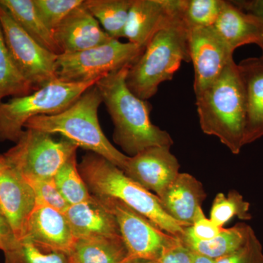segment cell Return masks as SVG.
<instances>
[{"label": "cell", "instance_id": "6da1fadb", "mask_svg": "<svg viewBox=\"0 0 263 263\" xmlns=\"http://www.w3.org/2000/svg\"><path fill=\"white\" fill-rule=\"evenodd\" d=\"M129 67L104 76L95 84L114 123V143L128 157L151 147H171L174 141L171 135L151 121V104L138 98L127 87Z\"/></svg>", "mask_w": 263, "mask_h": 263}, {"label": "cell", "instance_id": "7a4b0ae2", "mask_svg": "<svg viewBox=\"0 0 263 263\" xmlns=\"http://www.w3.org/2000/svg\"><path fill=\"white\" fill-rule=\"evenodd\" d=\"M196 105L202 132L219 138L233 155H238L245 146L247 98L234 60L212 84L196 95Z\"/></svg>", "mask_w": 263, "mask_h": 263}, {"label": "cell", "instance_id": "3957f363", "mask_svg": "<svg viewBox=\"0 0 263 263\" xmlns=\"http://www.w3.org/2000/svg\"><path fill=\"white\" fill-rule=\"evenodd\" d=\"M91 195L112 197L144 216L166 233L181 239L187 228L171 217L160 199L128 177L122 169L101 156L88 152L78 164Z\"/></svg>", "mask_w": 263, "mask_h": 263}, {"label": "cell", "instance_id": "277c9868", "mask_svg": "<svg viewBox=\"0 0 263 263\" xmlns=\"http://www.w3.org/2000/svg\"><path fill=\"white\" fill-rule=\"evenodd\" d=\"M101 103V95L95 85L61 113L32 118L24 129L60 135L79 148L101 156L124 171L129 157L118 150L104 134L98 118Z\"/></svg>", "mask_w": 263, "mask_h": 263}, {"label": "cell", "instance_id": "5b68a950", "mask_svg": "<svg viewBox=\"0 0 263 263\" xmlns=\"http://www.w3.org/2000/svg\"><path fill=\"white\" fill-rule=\"evenodd\" d=\"M189 28L183 17L157 33L128 69L126 84L138 98H153L160 84L171 81L183 62H191Z\"/></svg>", "mask_w": 263, "mask_h": 263}, {"label": "cell", "instance_id": "8992f818", "mask_svg": "<svg viewBox=\"0 0 263 263\" xmlns=\"http://www.w3.org/2000/svg\"><path fill=\"white\" fill-rule=\"evenodd\" d=\"M98 81L67 83L54 80L31 94L0 102V142L16 143L29 120L37 116L61 113Z\"/></svg>", "mask_w": 263, "mask_h": 263}, {"label": "cell", "instance_id": "52a82bcc", "mask_svg": "<svg viewBox=\"0 0 263 263\" xmlns=\"http://www.w3.org/2000/svg\"><path fill=\"white\" fill-rule=\"evenodd\" d=\"M53 136L37 129H24L15 146L4 154L8 165L27 181L53 179L79 148L68 140H57Z\"/></svg>", "mask_w": 263, "mask_h": 263}, {"label": "cell", "instance_id": "ba28073f", "mask_svg": "<svg viewBox=\"0 0 263 263\" xmlns=\"http://www.w3.org/2000/svg\"><path fill=\"white\" fill-rule=\"evenodd\" d=\"M145 48L112 39L96 47L62 53L57 60V79L67 83L98 81L104 76L130 67Z\"/></svg>", "mask_w": 263, "mask_h": 263}, {"label": "cell", "instance_id": "9c48e42d", "mask_svg": "<svg viewBox=\"0 0 263 263\" xmlns=\"http://www.w3.org/2000/svg\"><path fill=\"white\" fill-rule=\"evenodd\" d=\"M0 24L17 68L34 91L57 79L58 55L36 42L0 4Z\"/></svg>", "mask_w": 263, "mask_h": 263}, {"label": "cell", "instance_id": "30bf717a", "mask_svg": "<svg viewBox=\"0 0 263 263\" xmlns=\"http://www.w3.org/2000/svg\"><path fill=\"white\" fill-rule=\"evenodd\" d=\"M97 197L115 217L121 237L127 247L129 260H159L164 249L180 239L166 233L120 200L112 197Z\"/></svg>", "mask_w": 263, "mask_h": 263}, {"label": "cell", "instance_id": "8fae6325", "mask_svg": "<svg viewBox=\"0 0 263 263\" xmlns=\"http://www.w3.org/2000/svg\"><path fill=\"white\" fill-rule=\"evenodd\" d=\"M189 48L195 71L194 91L199 94L221 75L234 51L214 27L189 29Z\"/></svg>", "mask_w": 263, "mask_h": 263}, {"label": "cell", "instance_id": "7c38bea8", "mask_svg": "<svg viewBox=\"0 0 263 263\" xmlns=\"http://www.w3.org/2000/svg\"><path fill=\"white\" fill-rule=\"evenodd\" d=\"M186 0H133L124 38L143 48L160 30L183 17Z\"/></svg>", "mask_w": 263, "mask_h": 263}, {"label": "cell", "instance_id": "4fadbf2b", "mask_svg": "<svg viewBox=\"0 0 263 263\" xmlns=\"http://www.w3.org/2000/svg\"><path fill=\"white\" fill-rule=\"evenodd\" d=\"M171 147L155 146L129 157L124 174L148 191L160 196L180 174V164Z\"/></svg>", "mask_w": 263, "mask_h": 263}, {"label": "cell", "instance_id": "5bb4252c", "mask_svg": "<svg viewBox=\"0 0 263 263\" xmlns=\"http://www.w3.org/2000/svg\"><path fill=\"white\" fill-rule=\"evenodd\" d=\"M36 206L34 190L18 171L8 166L0 173V212L9 222L17 239L24 236Z\"/></svg>", "mask_w": 263, "mask_h": 263}, {"label": "cell", "instance_id": "9a60e30c", "mask_svg": "<svg viewBox=\"0 0 263 263\" xmlns=\"http://www.w3.org/2000/svg\"><path fill=\"white\" fill-rule=\"evenodd\" d=\"M53 33L62 53L85 51L113 39L83 5L72 10Z\"/></svg>", "mask_w": 263, "mask_h": 263}, {"label": "cell", "instance_id": "2e32d148", "mask_svg": "<svg viewBox=\"0 0 263 263\" xmlns=\"http://www.w3.org/2000/svg\"><path fill=\"white\" fill-rule=\"evenodd\" d=\"M23 238L51 249L69 254L76 241L64 213L37 205L29 218Z\"/></svg>", "mask_w": 263, "mask_h": 263}, {"label": "cell", "instance_id": "e0dca14e", "mask_svg": "<svg viewBox=\"0 0 263 263\" xmlns=\"http://www.w3.org/2000/svg\"><path fill=\"white\" fill-rule=\"evenodd\" d=\"M64 214L76 240L121 236L113 214L94 195L89 200L70 205Z\"/></svg>", "mask_w": 263, "mask_h": 263}, {"label": "cell", "instance_id": "ac0fdd59", "mask_svg": "<svg viewBox=\"0 0 263 263\" xmlns=\"http://www.w3.org/2000/svg\"><path fill=\"white\" fill-rule=\"evenodd\" d=\"M206 196L200 181L192 175L180 173L158 198L171 217L190 227L197 209L202 207Z\"/></svg>", "mask_w": 263, "mask_h": 263}, {"label": "cell", "instance_id": "d6986e66", "mask_svg": "<svg viewBox=\"0 0 263 263\" xmlns=\"http://www.w3.org/2000/svg\"><path fill=\"white\" fill-rule=\"evenodd\" d=\"M238 66L247 98L245 146L263 137V60L260 57H249Z\"/></svg>", "mask_w": 263, "mask_h": 263}, {"label": "cell", "instance_id": "ffe728a7", "mask_svg": "<svg viewBox=\"0 0 263 263\" xmlns=\"http://www.w3.org/2000/svg\"><path fill=\"white\" fill-rule=\"evenodd\" d=\"M214 28L233 51L245 45H257L263 54V21L226 1Z\"/></svg>", "mask_w": 263, "mask_h": 263}, {"label": "cell", "instance_id": "44dd1931", "mask_svg": "<svg viewBox=\"0 0 263 263\" xmlns=\"http://www.w3.org/2000/svg\"><path fill=\"white\" fill-rule=\"evenodd\" d=\"M70 263H127V247L122 237L76 239L68 254Z\"/></svg>", "mask_w": 263, "mask_h": 263}, {"label": "cell", "instance_id": "7402d4cb", "mask_svg": "<svg viewBox=\"0 0 263 263\" xmlns=\"http://www.w3.org/2000/svg\"><path fill=\"white\" fill-rule=\"evenodd\" d=\"M252 230L246 223H238L232 228H223L222 231L212 240H198L186 228L181 240L194 253L215 260L239 248L245 243Z\"/></svg>", "mask_w": 263, "mask_h": 263}, {"label": "cell", "instance_id": "603a6c76", "mask_svg": "<svg viewBox=\"0 0 263 263\" xmlns=\"http://www.w3.org/2000/svg\"><path fill=\"white\" fill-rule=\"evenodd\" d=\"M0 4L6 8L18 25L36 42L55 54H62L53 32L40 17L33 0H0Z\"/></svg>", "mask_w": 263, "mask_h": 263}, {"label": "cell", "instance_id": "cb8c5ba5", "mask_svg": "<svg viewBox=\"0 0 263 263\" xmlns=\"http://www.w3.org/2000/svg\"><path fill=\"white\" fill-rule=\"evenodd\" d=\"M132 3L133 0H84L82 5L110 37L119 40L124 37Z\"/></svg>", "mask_w": 263, "mask_h": 263}, {"label": "cell", "instance_id": "d4e9b609", "mask_svg": "<svg viewBox=\"0 0 263 263\" xmlns=\"http://www.w3.org/2000/svg\"><path fill=\"white\" fill-rule=\"evenodd\" d=\"M34 91L19 72L12 58L0 24V102L6 97H20Z\"/></svg>", "mask_w": 263, "mask_h": 263}, {"label": "cell", "instance_id": "484cf974", "mask_svg": "<svg viewBox=\"0 0 263 263\" xmlns=\"http://www.w3.org/2000/svg\"><path fill=\"white\" fill-rule=\"evenodd\" d=\"M78 164L75 154L60 167L53 178L57 189L70 205L86 201L91 197Z\"/></svg>", "mask_w": 263, "mask_h": 263}, {"label": "cell", "instance_id": "4316f807", "mask_svg": "<svg viewBox=\"0 0 263 263\" xmlns=\"http://www.w3.org/2000/svg\"><path fill=\"white\" fill-rule=\"evenodd\" d=\"M5 263H70L68 254L51 250L22 238L4 252Z\"/></svg>", "mask_w": 263, "mask_h": 263}, {"label": "cell", "instance_id": "83f0119b", "mask_svg": "<svg viewBox=\"0 0 263 263\" xmlns=\"http://www.w3.org/2000/svg\"><path fill=\"white\" fill-rule=\"evenodd\" d=\"M249 209V202L236 190H230L227 196L224 193H218L213 201L210 219L221 228L235 216L241 220H250L252 216Z\"/></svg>", "mask_w": 263, "mask_h": 263}, {"label": "cell", "instance_id": "f1b7e54d", "mask_svg": "<svg viewBox=\"0 0 263 263\" xmlns=\"http://www.w3.org/2000/svg\"><path fill=\"white\" fill-rule=\"evenodd\" d=\"M224 3V0H186L183 21L189 29L214 27Z\"/></svg>", "mask_w": 263, "mask_h": 263}, {"label": "cell", "instance_id": "f546056e", "mask_svg": "<svg viewBox=\"0 0 263 263\" xmlns=\"http://www.w3.org/2000/svg\"><path fill=\"white\" fill-rule=\"evenodd\" d=\"M38 14L53 32L72 10L82 5L84 0H33Z\"/></svg>", "mask_w": 263, "mask_h": 263}, {"label": "cell", "instance_id": "4dcf8cb0", "mask_svg": "<svg viewBox=\"0 0 263 263\" xmlns=\"http://www.w3.org/2000/svg\"><path fill=\"white\" fill-rule=\"evenodd\" d=\"M27 181L35 194L37 206L44 205L62 213H65L70 206L57 189L53 178Z\"/></svg>", "mask_w": 263, "mask_h": 263}, {"label": "cell", "instance_id": "1f68e13d", "mask_svg": "<svg viewBox=\"0 0 263 263\" xmlns=\"http://www.w3.org/2000/svg\"><path fill=\"white\" fill-rule=\"evenodd\" d=\"M214 261L215 263H263L262 246L253 230L239 248Z\"/></svg>", "mask_w": 263, "mask_h": 263}, {"label": "cell", "instance_id": "d6a6232c", "mask_svg": "<svg viewBox=\"0 0 263 263\" xmlns=\"http://www.w3.org/2000/svg\"><path fill=\"white\" fill-rule=\"evenodd\" d=\"M223 228L216 226L210 218H207L202 207H199L194 216L193 224L186 228V230L197 240H209L217 236Z\"/></svg>", "mask_w": 263, "mask_h": 263}, {"label": "cell", "instance_id": "836d02e7", "mask_svg": "<svg viewBox=\"0 0 263 263\" xmlns=\"http://www.w3.org/2000/svg\"><path fill=\"white\" fill-rule=\"evenodd\" d=\"M158 261L160 263H193V252L179 239L164 249Z\"/></svg>", "mask_w": 263, "mask_h": 263}, {"label": "cell", "instance_id": "e575fe53", "mask_svg": "<svg viewBox=\"0 0 263 263\" xmlns=\"http://www.w3.org/2000/svg\"><path fill=\"white\" fill-rule=\"evenodd\" d=\"M11 226L2 213H0V250L3 252L13 247L17 241Z\"/></svg>", "mask_w": 263, "mask_h": 263}, {"label": "cell", "instance_id": "d590c367", "mask_svg": "<svg viewBox=\"0 0 263 263\" xmlns=\"http://www.w3.org/2000/svg\"><path fill=\"white\" fill-rule=\"evenodd\" d=\"M231 2L242 11L263 21V0H235Z\"/></svg>", "mask_w": 263, "mask_h": 263}, {"label": "cell", "instance_id": "8d00e7d4", "mask_svg": "<svg viewBox=\"0 0 263 263\" xmlns=\"http://www.w3.org/2000/svg\"><path fill=\"white\" fill-rule=\"evenodd\" d=\"M193 263H215L214 259L209 258L205 256L200 255V254L194 253L193 252Z\"/></svg>", "mask_w": 263, "mask_h": 263}, {"label": "cell", "instance_id": "74e56055", "mask_svg": "<svg viewBox=\"0 0 263 263\" xmlns=\"http://www.w3.org/2000/svg\"><path fill=\"white\" fill-rule=\"evenodd\" d=\"M127 263H160L158 260H150V259H134L128 260Z\"/></svg>", "mask_w": 263, "mask_h": 263}, {"label": "cell", "instance_id": "f35d334b", "mask_svg": "<svg viewBox=\"0 0 263 263\" xmlns=\"http://www.w3.org/2000/svg\"><path fill=\"white\" fill-rule=\"evenodd\" d=\"M8 163L4 155H0V173L8 167Z\"/></svg>", "mask_w": 263, "mask_h": 263}, {"label": "cell", "instance_id": "ab89813d", "mask_svg": "<svg viewBox=\"0 0 263 263\" xmlns=\"http://www.w3.org/2000/svg\"><path fill=\"white\" fill-rule=\"evenodd\" d=\"M260 58L262 59V60H263V54L262 55V56L260 57Z\"/></svg>", "mask_w": 263, "mask_h": 263}, {"label": "cell", "instance_id": "60d3db41", "mask_svg": "<svg viewBox=\"0 0 263 263\" xmlns=\"http://www.w3.org/2000/svg\"><path fill=\"white\" fill-rule=\"evenodd\" d=\"M0 213H1V212H0Z\"/></svg>", "mask_w": 263, "mask_h": 263}]
</instances>
